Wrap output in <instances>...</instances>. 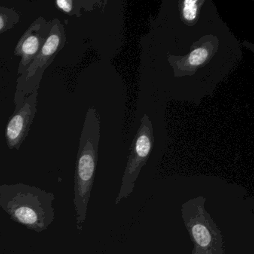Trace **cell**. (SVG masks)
I'll use <instances>...</instances> for the list:
<instances>
[{"instance_id":"obj_8","label":"cell","mask_w":254,"mask_h":254,"mask_svg":"<svg viewBox=\"0 0 254 254\" xmlns=\"http://www.w3.org/2000/svg\"><path fill=\"white\" fill-rule=\"evenodd\" d=\"M52 21L44 17L37 18L22 35L14 49V55L21 58L19 63V76L25 72L37 55L41 51L48 38Z\"/></svg>"},{"instance_id":"obj_9","label":"cell","mask_w":254,"mask_h":254,"mask_svg":"<svg viewBox=\"0 0 254 254\" xmlns=\"http://www.w3.org/2000/svg\"><path fill=\"white\" fill-rule=\"evenodd\" d=\"M205 0H184L178 2L181 21L188 26H194L198 21Z\"/></svg>"},{"instance_id":"obj_4","label":"cell","mask_w":254,"mask_h":254,"mask_svg":"<svg viewBox=\"0 0 254 254\" xmlns=\"http://www.w3.org/2000/svg\"><path fill=\"white\" fill-rule=\"evenodd\" d=\"M50 34L36 57L27 69L18 77L14 95V105L21 103L29 95L38 91L43 75L51 65L58 53L63 50L66 44L64 26L57 18L51 20Z\"/></svg>"},{"instance_id":"obj_10","label":"cell","mask_w":254,"mask_h":254,"mask_svg":"<svg viewBox=\"0 0 254 254\" xmlns=\"http://www.w3.org/2000/svg\"><path fill=\"white\" fill-rule=\"evenodd\" d=\"M20 20V14L14 8L0 6V35L14 29Z\"/></svg>"},{"instance_id":"obj_2","label":"cell","mask_w":254,"mask_h":254,"mask_svg":"<svg viewBox=\"0 0 254 254\" xmlns=\"http://www.w3.org/2000/svg\"><path fill=\"white\" fill-rule=\"evenodd\" d=\"M100 116L95 107L86 113L79 139L75 173V203L77 229L81 233L87 218V208L96 175L100 141Z\"/></svg>"},{"instance_id":"obj_3","label":"cell","mask_w":254,"mask_h":254,"mask_svg":"<svg viewBox=\"0 0 254 254\" xmlns=\"http://www.w3.org/2000/svg\"><path fill=\"white\" fill-rule=\"evenodd\" d=\"M206 199L198 196L181 205L184 226L194 244L192 254H225L224 237L206 209Z\"/></svg>"},{"instance_id":"obj_7","label":"cell","mask_w":254,"mask_h":254,"mask_svg":"<svg viewBox=\"0 0 254 254\" xmlns=\"http://www.w3.org/2000/svg\"><path fill=\"white\" fill-rule=\"evenodd\" d=\"M38 91H35L15 105L5 128V139L9 149H20L27 138L38 111Z\"/></svg>"},{"instance_id":"obj_6","label":"cell","mask_w":254,"mask_h":254,"mask_svg":"<svg viewBox=\"0 0 254 254\" xmlns=\"http://www.w3.org/2000/svg\"><path fill=\"white\" fill-rule=\"evenodd\" d=\"M219 47V40L215 35H207L193 43L185 56L169 55L168 62L173 69L175 78L192 76L208 64Z\"/></svg>"},{"instance_id":"obj_5","label":"cell","mask_w":254,"mask_h":254,"mask_svg":"<svg viewBox=\"0 0 254 254\" xmlns=\"http://www.w3.org/2000/svg\"><path fill=\"white\" fill-rule=\"evenodd\" d=\"M154 143L152 123L149 117L145 114L141 120L139 130L130 147V152L122 178L120 191L116 198V205L120 204L123 200L131 195L141 170L146 164L152 152Z\"/></svg>"},{"instance_id":"obj_1","label":"cell","mask_w":254,"mask_h":254,"mask_svg":"<svg viewBox=\"0 0 254 254\" xmlns=\"http://www.w3.org/2000/svg\"><path fill=\"white\" fill-rule=\"evenodd\" d=\"M55 194L23 183L0 185V206L16 222L41 233L55 220Z\"/></svg>"},{"instance_id":"obj_11","label":"cell","mask_w":254,"mask_h":254,"mask_svg":"<svg viewBox=\"0 0 254 254\" xmlns=\"http://www.w3.org/2000/svg\"><path fill=\"white\" fill-rule=\"evenodd\" d=\"M84 1H75V0H58L56 2V6L64 14L69 16H75L80 17L81 16V8H84L87 10Z\"/></svg>"}]
</instances>
